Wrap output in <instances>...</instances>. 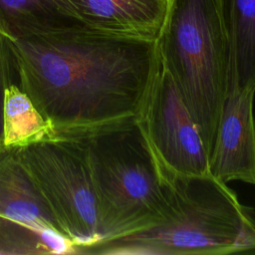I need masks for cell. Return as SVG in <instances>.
I'll list each match as a JSON object with an SVG mask.
<instances>
[{
	"mask_svg": "<svg viewBox=\"0 0 255 255\" xmlns=\"http://www.w3.org/2000/svg\"><path fill=\"white\" fill-rule=\"evenodd\" d=\"M9 39L32 102L73 137L137 120L159 62L156 40L86 27Z\"/></svg>",
	"mask_w": 255,
	"mask_h": 255,
	"instance_id": "obj_1",
	"label": "cell"
},
{
	"mask_svg": "<svg viewBox=\"0 0 255 255\" xmlns=\"http://www.w3.org/2000/svg\"><path fill=\"white\" fill-rule=\"evenodd\" d=\"M172 205L159 224L101 241L85 252L107 255H223L255 251V217L215 177L174 179Z\"/></svg>",
	"mask_w": 255,
	"mask_h": 255,
	"instance_id": "obj_2",
	"label": "cell"
},
{
	"mask_svg": "<svg viewBox=\"0 0 255 255\" xmlns=\"http://www.w3.org/2000/svg\"><path fill=\"white\" fill-rule=\"evenodd\" d=\"M156 42L210 153L230 82L222 0H169Z\"/></svg>",
	"mask_w": 255,
	"mask_h": 255,
	"instance_id": "obj_3",
	"label": "cell"
},
{
	"mask_svg": "<svg viewBox=\"0 0 255 255\" xmlns=\"http://www.w3.org/2000/svg\"><path fill=\"white\" fill-rule=\"evenodd\" d=\"M81 137L100 198L102 241L148 229L166 218L172 184L161 175L136 120Z\"/></svg>",
	"mask_w": 255,
	"mask_h": 255,
	"instance_id": "obj_4",
	"label": "cell"
},
{
	"mask_svg": "<svg viewBox=\"0 0 255 255\" xmlns=\"http://www.w3.org/2000/svg\"><path fill=\"white\" fill-rule=\"evenodd\" d=\"M20 160L47 200L62 232L86 249L104 239L100 198L82 137L22 150Z\"/></svg>",
	"mask_w": 255,
	"mask_h": 255,
	"instance_id": "obj_5",
	"label": "cell"
},
{
	"mask_svg": "<svg viewBox=\"0 0 255 255\" xmlns=\"http://www.w3.org/2000/svg\"><path fill=\"white\" fill-rule=\"evenodd\" d=\"M136 123L166 181L214 177L199 128L160 59Z\"/></svg>",
	"mask_w": 255,
	"mask_h": 255,
	"instance_id": "obj_6",
	"label": "cell"
},
{
	"mask_svg": "<svg viewBox=\"0 0 255 255\" xmlns=\"http://www.w3.org/2000/svg\"><path fill=\"white\" fill-rule=\"evenodd\" d=\"M253 88L230 79L214 142L209 153L212 175L224 182L255 185V116Z\"/></svg>",
	"mask_w": 255,
	"mask_h": 255,
	"instance_id": "obj_7",
	"label": "cell"
},
{
	"mask_svg": "<svg viewBox=\"0 0 255 255\" xmlns=\"http://www.w3.org/2000/svg\"><path fill=\"white\" fill-rule=\"evenodd\" d=\"M79 24L91 30L156 40L169 0H57Z\"/></svg>",
	"mask_w": 255,
	"mask_h": 255,
	"instance_id": "obj_8",
	"label": "cell"
},
{
	"mask_svg": "<svg viewBox=\"0 0 255 255\" xmlns=\"http://www.w3.org/2000/svg\"><path fill=\"white\" fill-rule=\"evenodd\" d=\"M0 218L33 229L50 226L62 232L55 214L20 158L2 152Z\"/></svg>",
	"mask_w": 255,
	"mask_h": 255,
	"instance_id": "obj_9",
	"label": "cell"
},
{
	"mask_svg": "<svg viewBox=\"0 0 255 255\" xmlns=\"http://www.w3.org/2000/svg\"><path fill=\"white\" fill-rule=\"evenodd\" d=\"M83 27L57 0H0V30L26 38Z\"/></svg>",
	"mask_w": 255,
	"mask_h": 255,
	"instance_id": "obj_10",
	"label": "cell"
},
{
	"mask_svg": "<svg viewBox=\"0 0 255 255\" xmlns=\"http://www.w3.org/2000/svg\"><path fill=\"white\" fill-rule=\"evenodd\" d=\"M230 42V79L255 89V0H222Z\"/></svg>",
	"mask_w": 255,
	"mask_h": 255,
	"instance_id": "obj_11",
	"label": "cell"
},
{
	"mask_svg": "<svg viewBox=\"0 0 255 255\" xmlns=\"http://www.w3.org/2000/svg\"><path fill=\"white\" fill-rule=\"evenodd\" d=\"M49 121L31 98L16 86L5 88L3 96V143L14 147L40 138L48 130Z\"/></svg>",
	"mask_w": 255,
	"mask_h": 255,
	"instance_id": "obj_12",
	"label": "cell"
},
{
	"mask_svg": "<svg viewBox=\"0 0 255 255\" xmlns=\"http://www.w3.org/2000/svg\"><path fill=\"white\" fill-rule=\"evenodd\" d=\"M10 56V45H9V37L7 34L0 30V152L2 151L3 143V82H2V68L4 64L8 61Z\"/></svg>",
	"mask_w": 255,
	"mask_h": 255,
	"instance_id": "obj_13",
	"label": "cell"
}]
</instances>
